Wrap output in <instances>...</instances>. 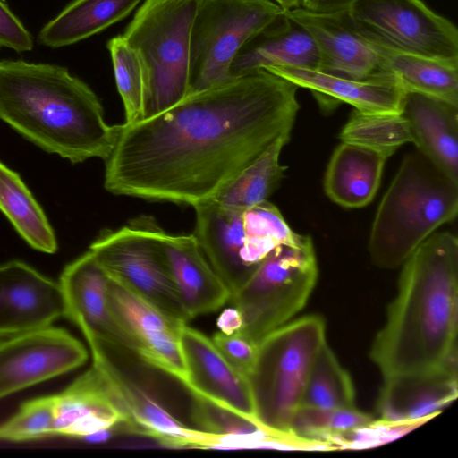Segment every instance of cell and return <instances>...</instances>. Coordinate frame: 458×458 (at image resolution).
<instances>
[{"label": "cell", "instance_id": "5", "mask_svg": "<svg viewBox=\"0 0 458 458\" xmlns=\"http://www.w3.org/2000/svg\"><path fill=\"white\" fill-rule=\"evenodd\" d=\"M325 342L326 323L320 316L285 323L259 341L248 377L258 422L295 449H310L291 434L290 424L314 359Z\"/></svg>", "mask_w": 458, "mask_h": 458}, {"label": "cell", "instance_id": "8", "mask_svg": "<svg viewBox=\"0 0 458 458\" xmlns=\"http://www.w3.org/2000/svg\"><path fill=\"white\" fill-rule=\"evenodd\" d=\"M284 13L272 0H199L191 35L189 94L233 80L231 65L241 48Z\"/></svg>", "mask_w": 458, "mask_h": 458}, {"label": "cell", "instance_id": "18", "mask_svg": "<svg viewBox=\"0 0 458 458\" xmlns=\"http://www.w3.org/2000/svg\"><path fill=\"white\" fill-rule=\"evenodd\" d=\"M457 394V358H454L429 370L384 377L377 410L386 421L423 424Z\"/></svg>", "mask_w": 458, "mask_h": 458}, {"label": "cell", "instance_id": "31", "mask_svg": "<svg viewBox=\"0 0 458 458\" xmlns=\"http://www.w3.org/2000/svg\"><path fill=\"white\" fill-rule=\"evenodd\" d=\"M244 247L242 259L254 271L279 245L295 243L301 234L294 233L279 209L268 200L242 211Z\"/></svg>", "mask_w": 458, "mask_h": 458}, {"label": "cell", "instance_id": "35", "mask_svg": "<svg viewBox=\"0 0 458 458\" xmlns=\"http://www.w3.org/2000/svg\"><path fill=\"white\" fill-rule=\"evenodd\" d=\"M55 394L24 402L0 424V441L22 442L55 436Z\"/></svg>", "mask_w": 458, "mask_h": 458}, {"label": "cell", "instance_id": "21", "mask_svg": "<svg viewBox=\"0 0 458 458\" xmlns=\"http://www.w3.org/2000/svg\"><path fill=\"white\" fill-rule=\"evenodd\" d=\"M118 424L124 426V413L110 386L93 366L55 394V436L89 437Z\"/></svg>", "mask_w": 458, "mask_h": 458}, {"label": "cell", "instance_id": "40", "mask_svg": "<svg viewBox=\"0 0 458 458\" xmlns=\"http://www.w3.org/2000/svg\"><path fill=\"white\" fill-rule=\"evenodd\" d=\"M220 332L226 335L239 333L242 328V318L235 307L225 309L216 320Z\"/></svg>", "mask_w": 458, "mask_h": 458}, {"label": "cell", "instance_id": "23", "mask_svg": "<svg viewBox=\"0 0 458 458\" xmlns=\"http://www.w3.org/2000/svg\"><path fill=\"white\" fill-rule=\"evenodd\" d=\"M403 114L409 121L418 151L458 182V107L408 92Z\"/></svg>", "mask_w": 458, "mask_h": 458}, {"label": "cell", "instance_id": "16", "mask_svg": "<svg viewBox=\"0 0 458 458\" xmlns=\"http://www.w3.org/2000/svg\"><path fill=\"white\" fill-rule=\"evenodd\" d=\"M285 15L316 43L321 56L319 71L359 80L386 76L372 43L346 12L319 13L298 7L285 11Z\"/></svg>", "mask_w": 458, "mask_h": 458}, {"label": "cell", "instance_id": "25", "mask_svg": "<svg viewBox=\"0 0 458 458\" xmlns=\"http://www.w3.org/2000/svg\"><path fill=\"white\" fill-rule=\"evenodd\" d=\"M388 157L369 148L342 142L331 156L325 174L327 197L344 208L367 206L378 190Z\"/></svg>", "mask_w": 458, "mask_h": 458}, {"label": "cell", "instance_id": "30", "mask_svg": "<svg viewBox=\"0 0 458 458\" xmlns=\"http://www.w3.org/2000/svg\"><path fill=\"white\" fill-rule=\"evenodd\" d=\"M300 406L321 409L355 407V389L351 376L327 342L314 359Z\"/></svg>", "mask_w": 458, "mask_h": 458}, {"label": "cell", "instance_id": "36", "mask_svg": "<svg viewBox=\"0 0 458 458\" xmlns=\"http://www.w3.org/2000/svg\"><path fill=\"white\" fill-rule=\"evenodd\" d=\"M421 425L416 422L397 423L383 420L371 422L334 437L328 442L329 449H360L373 447L395 439Z\"/></svg>", "mask_w": 458, "mask_h": 458}, {"label": "cell", "instance_id": "6", "mask_svg": "<svg viewBox=\"0 0 458 458\" xmlns=\"http://www.w3.org/2000/svg\"><path fill=\"white\" fill-rule=\"evenodd\" d=\"M199 0H145L123 34L138 54L147 84L145 118L190 90L191 35Z\"/></svg>", "mask_w": 458, "mask_h": 458}, {"label": "cell", "instance_id": "33", "mask_svg": "<svg viewBox=\"0 0 458 458\" xmlns=\"http://www.w3.org/2000/svg\"><path fill=\"white\" fill-rule=\"evenodd\" d=\"M372 420L369 414L356 407L321 409L299 406L292 417L290 431L310 449L328 450V442L334 437Z\"/></svg>", "mask_w": 458, "mask_h": 458}, {"label": "cell", "instance_id": "26", "mask_svg": "<svg viewBox=\"0 0 458 458\" xmlns=\"http://www.w3.org/2000/svg\"><path fill=\"white\" fill-rule=\"evenodd\" d=\"M365 36L379 57L384 74L395 80L406 93L425 95L458 107V60L404 52Z\"/></svg>", "mask_w": 458, "mask_h": 458}, {"label": "cell", "instance_id": "11", "mask_svg": "<svg viewBox=\"0 0 458 458\" xmlns=\"http://www.w3.org/2000/svg\"><path fill=\"white\" fill-rule=\"evenodd\" d=\"M88 357L78 339L52 326L0 339V399L76 369Z\"/></svg>", "mask_w": 458, "mask_h": 458}, {"label": "cell", "instance_id": "12", "mask_svg": "<svg viewBox=\"0 0 458 458\" xmlns=\"http://www.w3.org/2000/svg\"><path fill=\"white\" fill-rule=\"evenodd\" d=\"M59 284L64 318L79 327L89 346H115L133 352V344L110 306L109 277L89 250L64 268Z\"/></svg>", "mask_w": 458, "mask_h": 458}, {"label": "cell", "instance_id": "10", "mask_svg": "<svg viewBox=\"0 0 458 458\" xmlns=\"http://www.w3.org/2000/svg\"><path fill=\"white\" fill-rule=\"evenodd\" d=\"M356 29L395 49L458 60V30L421 0H356L346 12Z\"/></svg>", "mask_w": 458, "mask_h": 458}, {"label": "cell", "instance_id": "15", "mask_svg": "<svg viewBox=\"0 0 458 458\" xmlns=\"http://www.w3.org/2000/svg\"><path fill=\"white\" fill-rule=\"evenodd\" d=\"M62 317L59 282L22 261L0 264V339L50 327Z\"/></svg>", "mask_w": 458, "mask_h": 458}, {"label": "cell", "instance_id": "29", "mask_svg": "<svg viewBox=\"0 0 458 458\" xmlns=\"http://www.w3.org/2000/svg\"><path fill=\"white\" fill-rule=\"evenodd\" d=\"M290 136L285 134L278 138L211 199L240 210L267 200L283 177L284 167L281 165L279 158Z\"/></svg>", "mask_w": 458, "mask_h": 458}, {"label": "cell", "instance_id": "4", "mask_svg": "<svg viewBox=\"0 0 458 458\" xmlns=\"http://www.w3.org/2000/svg\"><path fill=\"white\" fill-rule=\"evenodd\" d=\"M458 213V182L420 152L407 154L384 194L372 223L369 251L386 269L413 250Z\"/></svg>", "mask_w": 458, "mask_h": 458}, {"label": "cell", "instance_id": "39", "mask_svg": "<svg viewBox=\"0 0 458 458\" xmlns=\"http://www.w3.org/2000/svg\"><path fill=\"white\" fill-rule=\"evenodd\" d=\"M356 0H300V7L319 13L347 12Z\"/></svg>", "mask_w": 458, "mask_h": 458}, {"label": "cell", "instance_id": "19", "mask_svg": "<svg viewBox=\"0 0 458 458\" xmlns=\"http://www.w3.org/2000/svg\"><path fill=\"white\" fill-rule=\"evenodd\" d=\"M267 70L298 88L310 89L324 106L341 102L369 113L402 114L406 92L391 77L352 79L298 66H271Z\"/></svg>", "mask_w": 458, "mask_h": 458}, {"label": "cell", "instance_id": "7", "mask_svg": "<svg viewBox=\"0 0 458 458\" xmlns=\"http://www.w3.org/2000/svg\"><path fill=\"white\" fill-rule=\"evenodd\" d=\"M318 274L310 236L277 246L230 299L242 318L239 334L258 344L287 323L307 303Z\"/></svg>", "mask_w": 458, "mask_h": 458}, {"label": "cell", "instance_id": "17", "mask_svg": "<svg viewBox=\"0 0 458 458\" xmlns=\"http://www.w3.org/2000/svg\"><path fill=\"white\" fill-rule=\"evenodd\" d=\"M180 344L187 373L185 387L258 422L248 377L225 360L212 339L184 324Z\"/></svg>", "mask_w": 458, "mask_h": 458}, {"label": "cell", "instance_id": "37", "mask_svg": "<svg viewBox=\"0 0 458 458\" xmlns=\"http://www.w3.org/2000/svg\"><path fill=\"white\" fill-rule=\"evenodd\" d=\"M211 339L225 360L239 373L248 377L256 360L258 344L239 333L226 335L216 332Z\"/></svg>", "mask_w": 458, "mask_h": 458}, {"label": "cell", "instance_id": "42", "mask_svg": "<svg viewBox=\"0 0 458 458\" xmlns=\"http://www.w3.org/2000/svg\"></svg>", "mask_w": 458, "mask_h": 458}, {"label": "cell", "instance_id": "24", "mask_svg": "<svg viewBox=\"0 0 458 458\" xmlns=\"http://www.w3.org/2000/svg\"><path fill=\"white\" fill-rule=\"evenodd\" d=\"M271 66L321 69V56L311 37L284 15L250 39L231 65L233 78Z\"/></svg>", "mask_w": 458, "mask_h": 458}, {"label": "cell", "instance_id": "13", "mask_svg": "<svg viewBox=\"0 0 458 458\" xmlns=\"http://www.w3.org/2000/svg\"><path fill=\"white\" fill-rule=\"evenodd\" d=\"M109 301L114 315L133 344V352L185 386L187 373L180 344V331L184 324L110 277Z\"/></svg>", "mask_w": 458, "mask_h": 458}, {"label": "cell", "instance_id": "34", "mask_svg": "<svg viewBox=\"0 0 458 458\" xmlns=\"http://www.w3.org/2000/svg\"><path fill=\"white\" fill-rule=\"evenodd\" d=\"M106 47L124 107V123H134L144 119L146 114L147 84L141 61L123 35L111 38Z\"/></svg>", "mask_w": 458, "mask_h": 458}, {"label": "cell", "instance_id": "20", "mask_svg": "<svg viewBox=\"0 0 458 458\" xmlns=\"http://www.w3.org/2000/svg\"><path fill=\"white\" fill-rule=\"evenodd\" d=\"M157 234L190 319L214 312L230 301V291L212 268L193 233L171 234L158 225Z\"/></svg>", "mask_w": 458, "mask_h": 458}, {"label": "cell", "instance_id": "14", "mask_svg": "<svg viewBox=\"0 0 458 458\" xmlns=\"http://www.w3.org/2000/svg\"><path fill=\"white\" fill-rule=\"evenodd\" d=\"M89 348L92 366L113 390L129 432L150 437L167 447L208 448L213 434L185 427L144 387L127 377L106 349L98 345Z\"/></svg>", "mask_w": 458, "mask_h": 458}, {"label": "cell", "instance_id": "3", "mask_svg": "<svg viewBox=\"0 0 458 458\" xmlns=\"http://www.w3.org/2000/svg\"><path fill=\"white\" fill-rule=\"evenodd\" d=\"M0 119L73 164L106 161L121 128L106 122L98 96L67 68L23 60L0 61Z\"/></svg>", "mask_w": 458, "mask_h": 458}, {"label": "cell", "instance_id": "28", "mask_svg": "<svg viewBox=\"0 0 458 458\" xmlns=\"http://www.w3.org/2000/svg\"><path fill=\"white\" fill-rule=\"evenodd\" d=\"M0 210L33 249L55 253L57 242L47 218L19 174L0 162Z\"/></svg>", "mask_w": 458, "mask_h": 458}, {"label": "cell", "instance_id": "2", "mask_svg": "<svg viewBox=\"0 0 458 458\" xmlns=\"http://www.w3.org/2000/svg\"><path fill=\"white\" fill-rule=\"evenodd\" d=\"M402 265L397 293L370 349L383 377L429 370L457 358V237L434 233Z\"/></svg>", "mask_w": 458, "mask_h": 458}, {"label": "cell", "instance_id": "41", "mask_svg": "<svg viewBox=\"0 0 458 458\" xmlns=\"http://www.w3.org/2000/svg\"><path fill=\"white\" fill-rule=\"evenodd\" d=\"M284 11L300 7V0H272Z\"/></svg>", "mask_w": 458, "mask_h": 458}, {"label": "cell", "instance_id": "9", "mask_svg": "<svg viewBox=\"0 0 458 458\" xmlns=\"http://www.w3.org/2000/svg\"><path fill=\"white\" fill-rule=\"evenodd\" d=\"M158 224L140 216L117 230H104L89 250L113 280L174 320H191L182 304L157 234Z\"/></svg>", "mask_w": 458, "mask_h": 458}, {"label": "cell", "instance_id": "1", "mask_svg": "<svg viewBox=\"0 0 458 458\" xmlns=\"http://www.w3.org/2000/svg\"><path fill=\"white\" fill-rule=\"evenodd\" d=\"M297 89L262 69L121 124L105 161V189L191 207L215 198L278 138L291 134L300 109Z\"/></svg>", "mask_w": 458, "mask_h": 458}, {"label": "cell", "instance_id": "32", "mask_svg": "<svg viewBox=\"0 0 458 458\" xmlns=\"http://www.w3.org/2000/svg\"><path fill=\"white\" fill-rule=\"evenodd\" d=\"M342 142L369 148L388 157L407 142H412L406 116L393 113H369L354 109L340 131Z\"/></svg>", "mask_w": 458, "mask_h": 458}, {"label": "cell", "instance_id": "22", "mask_svg": "<svg viewBox=\"0 0 458 458\" xmlns=\"http://www.w3.org/2000/svg\"><path fill=\"white\" fill-rule=\"evenodd\" d=\"M192 208L195 211L193 234L232 297L253 273L242 259L245 241L243 210L222 206L214 199L199 202Z\"/></svg>", "mask_w": 458, "mask_h": 458}, {"label": "cell", "instance_id": "27", "mask_svg": "<svg viewBox=\"0 0 458 458\" xmlns=\"http://www.w3.org/2000/svg\"><path fill=\"white\" fill-rule=\"evenodd\" d=\"M141 0H73L39 31L38 42L57 48L88 38L127 17Z\"/></svg>", "mask_w": 458, "mask_h": 458}, {"label": "cell", "instance_id": "38", "mask_svg": "<svg viewBox=\"0 0 458 458\" xmlns=\"http://www.w3.org/2000/svg\"><path fill=\"white\" fill-rule=\"evenodd\" d=\"M0 47H8L17 53L33 48L31 34L4 0H0Z\"/></svg>", "mask_w": 458, "mask_h": 458}]
</instances>
